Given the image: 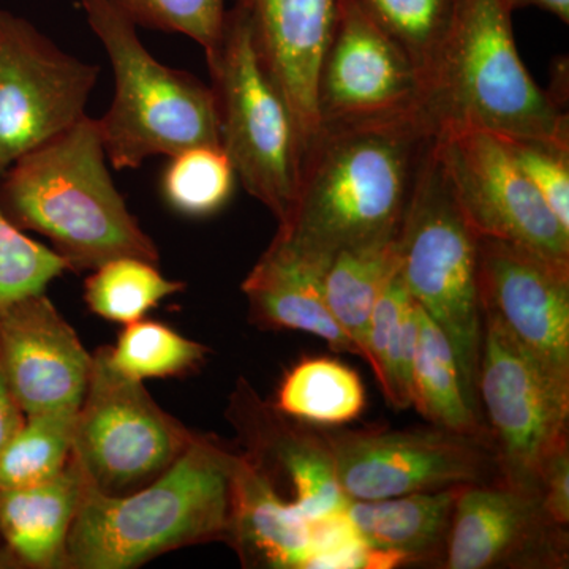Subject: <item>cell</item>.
<instances>
[{"instance_id": "484cf974", "label": "cell", "mask_w": 569, "mask_h": 569, "mask_svg": "<svg viewBox=\"0 0 569 569\" xmlns=\"http://www.w3.org/2000/svg\"><path fill=\"white\" fill-rule=\"evenodd\" d=\"M78 410L26 415L0 452V490L31 488L58 477L73 452Z\"/></svg>"}, {"instance_id": "5bb4252c", "label": "cell", "mask_w": 569, "mask_h": 569, "mask_svg": "<svg viewBox=\"0 0 569 569\" xmlns=\"http://www.w3.org/2000/svg\"><path fill=\"white\" fill-rule=\"evenodd\" d=\"M482 313L496 318L557 387L569 391V263L497 239H479Z\"/></svg>"}, {"instance_id": "cb8c5ba5", "label": "cell", "mask_w": 569, "mask_h": 569, "mask_svg": "<svg viewBox=\"0 0 569 569\" xmlns=\"http://www.w3.org/2000/svg\"><path fill=\"white\" fill-rule=\"evenodd\" d=\"M397 236L339 250L325 266L321 288L329 312L366 359L370 316L399 268Z\"/></svg>"}, {"instance_id": "d6a6232c", "label": "cell", "mask_w": 569, "mask_h": 569, "mask_svg": "<svg viewBox=\"0 0 569 569\" xmlns=\"http://www.w3.org/2000/svg\"><path fill=\"white\" fill-rule=\"evenodd\" d=\"M500 138L550 212L569 231V146L533 138Z\"/></svg>"}, {"instance_id": "5b68a950", "label": "cell", "mask_w": 569, "mask_h": 569, "mask_svg": "<svg viewBox=\"0 0 569 569\" xmlns=\"http://www.w3.org/2000/svg\"><path fill=\"white\" fill-rule=\"evenodd\" d=\"M114 77V96L99 122L108 162L137 170L156 156L220 146L211 86L190 71L157 61L138 26L108 0H80Z\"/></svg>"}, {"instance_id": "4fadbf2b", "label": "cell", "mask_w": 569, "mask_h": 569, "mask_svg": "<svg viewBox=\"0 0 569 569\" xmlns=\"http://www.w3.org/2000/svg\"><path fill=\"white\" fill-rule=\"evenodd\" d=\"M422 96L406 51L356 0H339L318 70V130L421 119Z\"/></svg>"}, {"instance_id": "603a6c76", "label": "cell", "mask_w": 569, "mask_h": 569, "mask_svg": "<svg viewBox=\"0 0 569 569\" xmlns=\"http://www.w3.org/2000/svg\"><path fill=\"white\" fill-rule=\"evenodd\" d=\"M411 406L433 427L490 445L482 415L468 400L451 343L421 307L411 373Z\"/></svg>"}, {"instance_id": "7402d4cb", "label": "cell", "mask_w": 569, "mask_h": 569, "mask_svg": "<svg viewBox=\"0 0 569 569\" xmlns=\"http://www.w3.org/2000/svg\"><path fill=\"white\" fill-rule=\"evenodd\" d=\"M323 271L268 247L242 282L250 317L263 328L307 332L339 353L361 356L326 306Z\"/></svg>"}, {"instance_id": "8992f818", "label": "cell", "mask_w": 569, "mask_h": 569, "mask_svg": "<svg viewBox=\"0 0 569 569\" xmlns=\"http://www.w3.org/2000/svg\"><path fill=\"white\" fill-rule=\"evenodd\" d=\"M479 239L456 203L430 141L397 231L399 274L411 298L447 336L468 400L481 413Z\"/></svg>"}, {"instance_id": "52a82bcc", "label": "cell", "mask_w": 569, "mask_h": 569, "mask_svg": "<svg viewBox=\"0 0 569 569\" xmlns=\"http://www.w3.org/2000/svg\"><path fill=\"white\" fill-rule=\"evenodd\" d=\"M204 52L220 146L247 192L282 222L293 206L306 141L258 58L244 11L227 10L222 31Z\"/></svg>"}, {"instance_id": "e575fe53", "label": "cell", "mask_w": 569, "mask_h": 569, "mask_svg": "<svg viewBox=\"0 0 569 569\" xmlns=\"http://www.w3.org/2000/svg\"><path fill=\"white\" fill-rule=\"evenodd\" d=\"M419 306L413 298L403 309L389 340L377 378L392 407H411V373L417 353Z\"/></svg>"}, {"instance_id": "f546056e", "label": "cell", "mask_w": 569, "mask_h": 569, "mask_svg": "<svg viewBox=\"0 0 569 569\" xmlns=\"http://www.w3.org/2000/svg\"><path fill=\"white\" fill-rule=\"evenodd\" d=\"M208 348L187 339L159 321L126 325L118 343L110 348L116 369L133 380L182 376L204 361Z\"/></svg>"}, {"instance_id": "277c9868", "label": "cell", "mask_w": 569, "mask_h": 569, "mask_svg": "<svg viewBox=\"0 0 569 569\" xmlns=\"http://www.w3.org/2000/svg\"><path fill=\"white\" fill-rule=\"evenodd\" d=\"M509 0H456L443 50L427 82L421 119L430 133L471 127L569 146L568 114L523 66Z\"/></svg>"}, {"instance_id": "9c48e42d", "label": "cell", "mask_w": 569, "mask_h": 569, "mask_svg": "<svg viewBox=\"0 0 569 569\" xmlns=\"http://www.w3.org/2000/svg\"><path fill=\"white\" fill-rule=\"evenodd\" d=\"M478 400L500 485L539 500L546 463L568 447L569 391L553 385L488 313H482Z\"/></svg>"}, {"instance_id": "6da1fadb", "label": "cell", "mask_w": 569, "mask_h": 569, "mask_svg": "<svg viewBox=\"0 0 569 569\" xmlns=\"http://www.w3.org/2000/svg\"><path fill=\"white\" fill-rule=\"evenodd\" d=\"M430 141L421 119L318 130L269 247L325 269L339 250L395 238Z\"/></svg>"}, {"instance_id": "836d02e7", "label": "cell", "mask_w": 569, "mask_h": 569, "mask_svg": "<svg viewBox=\"0 0 569 569\" xmlns=\"http://www.w3.org/2000/svg\"><path fill=\"white\" fill-rule=\"evenodd\" d=\"M335 568L372 569L369 546L359 537L347 508L310 520V559L307 569Z\"/></svg>"}, {"instance_id": "83f0119b", "label": "cell", "mask_w": 569, "mask_h": 569, "mask_svg": "<svg viewBox=\"0 0 569 569\" xmlns=\"http://www.w3.org/2000/svg\"><path fill=\"white\" fill-rule=\"evenodd\" d=\"M378 28L406 51L429 82L455 18L456 0H356ZM425 97V96H422Z\"/></svg>"}, {"instance_id": "8fae6325", "label": "cell", "mask_w": 569, "mask_h": 569, "mask_svg": "<svg viewBox=\"0 0 569 569\" xmlns=\"http://www.w3.org/2000/svg\"><path fill=\"white\" fill-rule=\"evenodd\" d=\"M348 501H376L468 485L500 482L488 441L440 427L323 430Z\"/></svg>"}, {"instance_id": "d4e9b609", "label": "cell", "mask_w": 569, "mask_h": 569, "mask_svg": "<svg viewBox=\"0 0 569 569\" xmlns=\"http://www.w3.org/2000/svg\"><path fill=\"white\" fill-rule=\"evenodd\" d=\"M274 407L302 425L346 426L365 411V385L343 362L326 356L307 358L283 377Z\"/></svg>"}, {"instance_id": "2e32d148", "label": "cell", "mask_w": 569, "mask_h": 569, "mask_svg": "<svg viewBox=\"0 0 569 569\" xmlns=\"http://www.w3.org/2000/svg\"><path fill=\"white\" fill-rule=\"evenodd\" d=\"M91 366L92 356L44 291L0 310V369L26 415L78 410Z\"/></svg>"}, {"instance_id": "8d00e7d4", "label": "cell", "mask_w": 569, "mask_h": 569, "mask_svg": "<svg viewBox=\"0 0 569 569\" xmlns=\"http://www.w3.org/2000/svg\"><path fill=\"white\" fill-rule=\"evenodd\" d=\"M24 419L26 413L14 399L13 392L7 383V378L0 369V452L3 451L14 433L20 430Z\"/></svg>"}, {"instance_id": "d6986e66", "label": "cell", "mask_w": 569, "mask_h": 569, "mask_svg": "<svg viewBox=\"0 0 569 569\" xmlns=\"http://www.w3.org/2000/svg\"><path fill=\"white\" fill-rule=\"evenodd\" d=\"M227 541L244 567L307 569L310 559V520L242 452H236Z\"/></svg>"}, {"instance_id": "ffe728a7", "label": "cell", "mask_w": 569, "mask_h": 569, "mask_svg": "<svg viewBox=\"0 0 569 569\" xmlns=\"http://www.w3.org/2000/svg\"><path fill=\"white\" fill-rule=\"evenodd\" d=\"M460 488L376 501H348V516L372 552V569L437 559L443 563Z\"/></svg>"}, {"instance_id": "ba28073f", "label": "cell", "mask_w": 569, "mask_h": 569, "mask_svg": "<svg viewBox=\"0 0 569 569\" xmlns=\"http://www.w3.org/2000/svg\"><path fill=\"white\" fill-rule=\"evenodd\" d=\"M193 436L157 406L142 381L116 369L110 347L92 355L71 452L91 485L110 496L140 489L160 477Z\"/></svg>"}, {"instance_id": "d590c367", "label": "cell", "mask_w": 569, "mask_h": 569, "mask_svg": "<svg viewBox=\"0 0 569 569\" xmlns=\"http://www.w3.org/2000/svg\"><path fill=\"white\" fill-rule=\"evenodd\" d=\"M539 501L553 522L569 523V447L560 448L542 471Z\"/></svg>"}, {"instance_id": "ac0fdd59", "label": "cell", "mask_w": 569, "mask_h": 569, "mask_svg": "<svg viewBox=\"0 0 569 569\" xmlns=\"http://www.w3.org/2000/svg\"><path fill=\"white\" fill-rule=\"evenodd\" d=\"M258 58L293 111L306 146L318 132L317 80L339 0H234Z\"/></svg>"}, {"instance_id": "f1b7e54d", "label": "cell", "mask_w": 569, "mask_h": 569, "mask_svg": "<svg viewBox=\"0 0 569 569\" xmlns=\"http://www.w3.org/2000/svg\"><path fill=\"white\" fill-rule=\"evenodd\" d=\"M236 181L233 163L222 146H194L170 157L160 187L176 212L208 217L230 201Z\"/></svg>"}, {"instance_id": "1f68e13d", "label": "cell", "mask_w": 569, "mask_h": 569, "mask_svg": "<svg viewBox=\"0 0 569 569\" xmlns=\"http://www.w3.org/2000/svg\"><path fill=\"white\" fill-rule=\"evenodd\" d=\"M137 26L181 33L208 50L222 31L224 0H108Z\"/></svg>"}, {"instance_id": "f35d334b", "label": "cell", "mask_w": 569, "mask_h": 569, "mask_svg": "<svg viewBox=\"0 0 569 569\" xmlns=\"http://www.w3.org/2000/svg\"><path fill=\"white\" fill-rule=\"evenodd\" d=\"M0 568H9V565H7L6 553H3L2 545H0Z\"/></svg>"}, {"instance_id": "e0dca14e", "label": "cell", "mask_w": 569, "mask_h": 569, "mask_svg": "<svg viewBox=\"0 0 569 569\" xmlns=\"http://www.w3.org/2000/svg\"><path fill=\"white\" fill-rule=\"evenodd\" d=\"M228 418L247 458L307 520L347 508L335 459L323 430L302 425L264 402L241 380L231 396Z\"/></svg>"}, {"instance_id": "4316f807", "label": "cell", "mask_w": 569, "mask_h": 569, "mask_svg": "<svg viewBox=\"0 0 569 569\" xmlns=\"http://www.w3.org/2000/svg\"><path fill=\"white\" fill-rule=\"evenodd\" d=\"M91 272L84 282L86 305L112 323L142 320L163 299L183 290L182 282L167 279L156 263L141 258H116Z\"/></svg>"}, {"instance_id": "4dcf8cb0", "label": "cell", "mask_w": 569, "mask_h": 569, "mask_svg": "<svg viewBox=\"0 0 569 569\" xmlns=\"http://www.w3.org/2000/svg\"><path fill=\"white\" fill-rule=\"evenodd\" d=\"M69 266L51 247L14 227L0 209V310L24 296L41 293Z\"/></svg>"}, {"instance_id": "7a4b0ae2", "label": "cell", "mask_w": 569, "mask_h": 569, "mask_svg": "<svg viewBox=\"0 0 569 569\" xmlns=\"http://www.w3.org/2000/svg\"><path fill=\"white\" fill-rule=\"evenodd\" d=\"M234 459L216 438L194 433L160 477L123 496L102 492L81 473L63 568H137L171 550L227 539Z\"/></svg>"}, {"instance_id": "7c38bea8", "label": "cell", "mask_w": 569, "mask_h": 569, "mask_svg": "<svg viewBox=\"0 0 569 569\" xmlns=\"http://www.w3.org/2000/svg\"><path fill=\"white\" fill-rule=\"evenodd\" d=\"M99 74L97 63L74 58L31 21L0 9V176L88 116Z\"/></svg>"}, {"instance_id": "44dd1931", "label": "cell", "mask_w": 569, "mask_h": 569, "mask_svg": "<svg viewBox=\"0 0 569 569\" xmlns=\"http://www.w3.org/2000/svg\"><path fill=\"white\" fill-rule=\"evenodd\" d=\"M81 482L80 467L71 458L50 481L0 490V545L9 568H63Z\"/></svg>"}, {"instance_id": "9a60e30c", "label": "cell", "mask_w": 569, "mask_h": 569, "mask_svg": "<svg viewBox=\"0 0 569 569\" xmlns=\"http://www.w3.org/2000/svg\"><path fill=\"white\" fill-rule=\"evenodd\" d=\"M568 527L539 500L500 482L460 488L445 550L448 569L563 568Z\"/></svg>"}, {"instance_id": "74e56055", "label": "cell", "mask_w": 569, "mask_h": 569, "mask_svg": "<svg viewBox=\"0 0 569 569\" xmlns=\"http://www.w3.org/2000/svg\"><path fill=\"white\" fill-rule=\"evenodd\" d=\"M509 2L515 10L523 9V7H537V9L552 13L565 24L569 22V0H509Z\"/></svg>"}, {"instance_id": "30bf717a", "label": "cell", "mask_w": 569, "mask_h": 569, "mask_svg": "<svg viewBox=\"0 0 569 569\" xmlns=\"http://www.w3.org/2000/svg\"><path fill=\"white\" fill-rule=\"evenodd\" d=\"M432 152L452 197L479 238L526 247L569 263V231L496 133L447 127L432 134Z\"/></svg>"}, {"instance_id": "3957f363", "label": "cell", "mask_w": 569, "mask_h": 569, "mask_svg": "<svg viewBox=\"0 0 569 569\" xmlns=\"http://www.w3.org/2000/svg\"><path fill=\"white\" fill-rule=\"evenodd\" d=\"M0 209L24 233L44 236L69 271H93L122 257L160 260L112 181L99 122L89 116L3 171Z\"/></svg>"}]
</instances>
